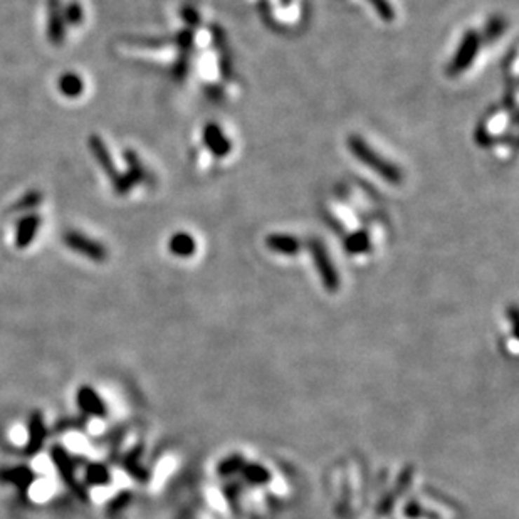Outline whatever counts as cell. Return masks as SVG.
<instances>
[{
  "instance_id": "7",
  "label": "cell",
  "mask_w": 519,
  "mask_h": 519,
  "mask_svg": "<svg viewBox=\"0 0 519 519\" xmlns=\"http://www.w3.org/2000/svg\"><path fill=\"white\" fill-rule=\"evenodd\" d=\"M344 248L350 254H361L367 252L370 249V237L368 234L365 231H358L353 232L350 237H348L346 242H344Z\"/></svg>"
},
{
  "instance_id": "9",
  "label": "cell",
  "mask_w": 519,
  "mask_h": 519,
  "mask_svg": "<svg viewBox=\"0 0 519 519\" xmlns=\"http://www.w3.org/2000/svg\"><path fill=\"white\" fill-rule=\"evenodd\" d=\"M368 4L375 8V12L380 19L386 20V22H390V20L395 19V11L389 0H368Z\"/></svg>"
},
{
  "instance_id": "5",
  "label": "cell",
  "mask_w": 519,
  "mask_h": 519,
  "mask_svg": "<svg viewBox=\"0 0 519 519\" xmlns=\"http://www.w3.org/2000/svg\"><path fill=\"white\" fill-rule=\"evenodd\" d=\"M266 245L274 252L284 254V256H295L301 249L299 239L289 234H269L266 237Z\"/></svg>"
},
{
  "instance_id": "10",
  "label": "cell",
  "mask_w": 519,
  "mask_h": 519,
  "mask_svg": "<svg viewBox=\"0 0 519 519\" xmlns=\"http://www.w3.org/2000/svg\"><path fill=\"white\" fill-rule=\"evenodd\" d=\"M91 479L95 484H103L105 471L101 467H96V471H91Z\"/></svg>"
},
{
  "instance_id": "12",
  "label": "cell",
  "mask_w": 519,
  "mask_h": 519,
  "mask_svg": "<svg viewBox=\"0 0 519 519\" xmlns=\"http://www.w3.org/2000/svg\"><path fill=\"white\" fill-rule=\"evenodd\" d=\"M281 2H283V4H289V2H291V0H281Z\"/></svg>"
},
{
  "instance_id": "6",
  "label": "cell",
  "mask_w": 519,
  "mask_h": 519,
  "mask_svg": "<svg viewBox=\"0 0 519 519\" xmlns=\"http://www.w3.org/2000/svg\"><path fill=\"white\" fill-rule=\"evenodd\" d=\"M170 249L178 257H190L195 252V239L190 234H175L170 239Z\"/></svg>"
},
{
  "instance_id": "2",
  "label": "cell",
  "mask_w": 519,
  "mask_h": 519,
  "mask_svg": "<svg viewBox=\"0 0 519 519\" xmlns=\"http://www.w3.org/2000/svg\"><path fill=\"white\" fill-rule=\"evenodd\" d=\"M480 48V36L479 32L476 31H467L464 34L461 44H459L457 53L450 65L447 67V74L449 76H459L461 72L466 69H469L472 61H474L476 56H478Z\"/></svg>"
},
{
  "instance_id": "11",
  "label": "cell",
  "mask_w": 519,
  "mask_h": 519,
  "mask_svg": "<svg viewBox=\"0 0 519 519\" xmlns=\"http://www.w3.org/2000/svg\"><path fill=\"white\" fill-rule=\"evenodd\" d=\"M185 19H187V20H190V24L198 22V15H197V12H194V11H185Z\"/></svg>"
},
{
  "instance_id": "1",
  "label": "cell",
  "mask_w": 519,
  "mask_h": 519,
  "mask_svg": "<svg viewBox=\"0 0 519 519\" xmlns=\"http://www.w3.org/2000/svg\"><path fill=\"white\" fill-rule=\"evenodd\" d=\"M348 150H350L351 155L355 156L360 163H363L365 167L373 170L378 177H382L384 180L389 182V184L398 185L400 182L403 180L402 170L395 167L393 163H390L389 160H385L382 155H378V153L373 150L361 136L358 135L348 136Z\"/></svg>"
},
{
  "instance_id": "3",
  "label": "cell",
  "mask_w": 519,
  "mask_h": 519,
  "mask_svg": "<svg viewBox=\"0 0 519 519\" xmlns=\"http://www.w3.org/2000/svg\"><path fill=\"white\" fill-rule=\"evenodd\" d=\"M309 248H311L313 259H314V262H316L318 271H320L323 283H325L330 289H335L336 286H338V274H336L333 262H331L330 256H328L326 248L321 244V241H318V239H313L311 244H309Z\"/></svg>"
},
{
  "instance_id": "4",
  "label": "cell",
  "mask_w": 519,
  "mask_h": 519,
  "mask_svg": "<svg viewBox=\"0 0 519 519\" xmlns=\"http://www.w3.org/2000/svg\"><path fill=\"white\" fill-rule=\"evenodd\" d=\"M203 143L215 156H227L232 150V143L217 123H207L203 128Z\"/></svg>"
},
{
  "instance_id": "8",
  "label": "cell",
  "mask_w": 519,
  "mask_h": 519,
  "mask_svg": "<svg viewBox=\"0 0 519 519\" xmlns=\"http://www.w3.org/2000/svg\"><path fill=\"white\" fill-rule=\"evenodd\" d=\"M79 403L81 407H84L89 412H96V414H101L105 412L103 405H101L100 398L96 397V393L93 390H81L79 391Z\"/></svg>"
}]
</instances>
